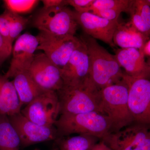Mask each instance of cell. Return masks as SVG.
<instances>
[{
  "mask_svg": "<svg viewBox=\"0 0 150 150\" xmlns=\"http://www.w3.org/2000/svg\"><path fill=\"white\" fill-rule=\"evenodd\" d=\"M99 92L89 77L77 83H64L62 88L56 92L60 115L92 111L100 112Z\"/></svg>",
  "mask_w": 150,
  "mask_h": 150,
  "instance_id": "cell-1",
  "label": "cell"
},
{
  "mask_svg": "<svg viewBox=\"0 0 150 150\" xmlns=\"http://www.w3.org/2000/svg\"><path fill=\"white\" fill-rule=\"evenodd\" d=\"M58 138L73 134L91 136L102 140L111 132L108 118L100 112L61 114L55 123Z\"/></svg>",
  "mask_w": 150,
  "mask_h": 150,
  "instance_id": "cell-2",
  "label": "cell"
},
{
  "mask_svg": "<svg viewBox=\"0 0 150 150\" xmlns=\"http://www.w3.org/2000/svg\"><path fill=\"white\" fill-rule=\"evenodd\" d=\"M89 56V77L99 90L123 79V72L115 55L89 35L83 38Z\"/></svg>",
  "mask_w": 150,
  "mask_h": 150,
  "instance_id": "cell-3",
  "label": "cell"
},
{
  "mask_svg": "<svg viewBox=\"0 0 150 150\" xmlns=\"http://www.w3.org/2000/svg\"><path fill=\"white\" fill-rule=\"evenodd\" d=\"M99 92L100 112L109 119L110 133L134 123L128 105V87L123 78L119 82L100 89Z\"/></svg>",
  "mask_w": 150,
  "mask_h": 150,
  "instance_id": "cell-4",
  "label": "cell"
},
{
  "mask_svg": "<svg viewBox=\"0 0 150 150\" xmlns=\"http://www.w3.org/2000/svg\"><path fill=\"white\" fill-rule=\"evenodd\" d=\"M33 25L40 32L57 36H75L79 25L75 11L67 6L43 7L37 13Z\"/></svg>",
  "mask_w": 150,
  "mask_h": 150,
  "instance_id": "cell-5",
  "label": "cell"
},
{
  "mask_svg": "<svg viewBox=\"0 0 150 150\" xmlns=\"http://www.w3.org/2000/svg\"><path fill=\"white\" fill-rule=\"evenodd\" d=\"M128 87V105L134 123L150 128V80L131 77L123 72Z\"/></svg>",
  "mask_w": 150,
  "mask_h": 150,
  "instance_id": "cell-6",
  "label": "cell"
},
{
  "mask_svg": "<svg viewBox=\"0 0 150 150\" xmlns=\"http://www.w3.org/2000/svg\"><path fill=\"white\" fill-rule=\"evenodd\" d=\"M101 140L112 150H150V128L133 123Z\"/></svg>",
  "mask_w": 150,
  "mask_h": 150,
  "instance_id": "cell-7",
  "label": "cell"
},
{
  "mask_svg": "<svg viewBox=\"0 0 150 150\" xmlns=\"http://www.w3.org/2000/svg\"><path fill=\"white\" fill-rule=\"evenodd\" d=\"M36 37L39 43L37 50L43 51L61 69L67 64L81 40L75 36H57L40 31Z\"/></svg>",
  "mask_w": 150,
  "mask_h": 150,
  "instance_id": "cell-8",
  "label": "cell"
},
{
  "mask_svg": "<svg viewBox=\"0 0 150 150\" xmlns=\"http://www.w3.org/2000/svg\"><path fill=\"white\" fill-rule=\"evenodd\" d=\"M21 112L32 122L41 126H53L60 115L56 91H46L26 105Z\"/></svg>",
  "mask_w": 150,
  "mask_h": 150,
  "instance_id": "cell-9",
  "label": "cell"
},
{
  "mask_svg": "<svg viewBox=\"0 0 150 150\" xmlns=\"http://www.w3.org/2000/svg\"><path fill=\"white\" fill-rule=\"evenodd\" d=\"M8 118L19 138L22 147L58 139L55 126L38 125L28 120L21 112L8 116Z\"/></svg>",
  "mask_w": 150,
  "mask_h": 150,
  "instance_id": "cell-10",
  "label": "cell"
},
{
  "mask_svg": "<svg viewBox=\"0 0 150 150\" xmlns=\"http://www.w3.org/2000/svg\"><path fill=\"white\" fill-rule=\"evenodd\" d=\"M28 71L34 81L44 90L57 92L64 84L61 69L43 53L35 54Z\"/></svg>",
  "mask_w": 150,
  "mask_h": 150,
  "instance_id": "cell-11",
  "label": "cell"
},
{
  "mask_svg": "<svg viewBox=\"0 0 150 150\" xmlns=\"http://www.w3.org/2000/svg\"><path fill=\"white\" fill-rule=\"evenodd\" d=\"M38 41L36 36L29 33L20 35L13 46V58L8 69L4 76L13 78L18 73L28 71L35 57Z\"/></svg>",
  "mask_w": 150,
  "mask_h": 150,
  "instance_id": "cell-12",
  "label": "cell"
},
{
  "mask_svg": "<svg viewBox=\"0 0 150 150\" xmlns=\"http://www.w3.org/2000/svg\"><path fill=\"white\" fill-rule=\"evenodd\" d=\"M75 11V17L79 25L89 36L101 40L112 47L115 46L113 35L118 21L105 19L91 12Z\"/></svg>",
  "mask_w": 150,
  "mask_h": 150,
  "instance_id": "cell-13",
  "label": "cell"
},
{
  "mask_svg": "<svg viewBox=\"0 0 150 150\" xmlns=\"http://www.w3.org/2000/svg\"><path fill=\"white\" fill-rule=\"evenodd\" d=\"M81 42L64 67L61 69L64 83H77L89 77L90 60L85 42Z\"/></svg>",
  "mask_w": 150,
  "mask_h": 150,
  "instance_id": "cell-14",
  "label": "cell"
},
{
  "mask_svg": "<svg viewBox=\"0 0 150 150\" xmlns=\"http://www.w3.org/2000/svg\"><path fill=\"white\" fill-rule=\"evenodd\" d=\"M115 56L126 75L134 78L150 80V69L142 50L136 48H119L115 51Z\"/></svg>",
  "mask_w": 150,
  "mask_h": 150,
  "instance_id": "cell-15",
  "label": "cell"
},
{
  "mask_svg": "<svg viewBox=\"0 0 150 150\" xmlns=\"http://www.w3.org/2000/svg\"><path fill=\"white\" fill-rule=\"evenodd\" d=\"M149 39L133 27L130 22L126 23L118 22L113 35L114 45L120 48H134L143 51Z\"/></svg>",
  "mask_w": 150,
  "mask_h": 150,
  "instance_id": "cell-16",
  "label": "cell"
},
{
  "mask_svg": "<svg viewBox=\"0 0 150 150\" xmlns=\"http://www.w3.org/2000/svg\"><path fill=\"white\" fill-rule=\"evenodd\" d=\"M12 81L18 96L21 107L31 102L47 91L38 85L30 75L28 71L17 74Z\"/></svg>",
  "mask_w": 150,
  "mask_h": 150,
  "instance_id": "cell-17",
  "label": "cell"
},
{
  "mask_svg": "<svg viewBox=\"0 0 150 150\" xmlns=\"http://www.w3.org/2000/svg\"><path fill=\"white\" fill-rule=\"evenodd\" d=\"M21 108L12 81L0 75V115L11 116L20 112Z\"/></svg>",
  "mask_w": 150,
  "mask_h": 150,
  "instance_id": "cell-18",
  "label": "cell"
},
{
  "mask_svg": "<svg viewBox=\"0 0 150 150\" xmlns=\"http://www.w3.org/2000/svg\"><path fill=\"white\" fill-rule=\"evenodd\" d=\"M129 13L132 26L150 38V6L146 0H134Z\"/></svg>",
  "mask_w": 150,
  "mask_h": 150,
  "instance_id": "cell-19",
  "label": "cell"
},
{
  "mask_svg": "<svg viewBox=\"0 0 150 150\" xmlns=\"http://www.w3.org/2000/svg\"><path fill=\"white\" fill-rule=\"evenodd\" d=\"M20 140L8 117L0 115V150H20Z\"/></svg>",
  "mask_w": 150,
  "mask_h": 150,
  "instance_id": "cell-20",
  "label": "cell"
},
{
  "mask_svg": "<svg viewBox=\"0 0 150 150\" xmlns=\"http://www.w3.org/2000/svg\"><path fill=\"white\" fill-rule=\"evenodd\" d=\"M96 137L77 135L55 140L60 150H89L98 142Z\"/></svg>",
  "mask_w": 150,
  "mask_h": 150,
  "instance_id": "cell-21",
  "label": "cell"
},
{
  "mask_svg": "<svg viewBox=\"0 0 150 150\" xmlns=\"http://www.w3.org/2000/svg\"><path fill=\"white\" fill-rule=\"evenodd\" d=\"M134 0H94L93 4L88 9V12L105 9H117L123 12L129 11Z\"/></svg>",
  "mask_w": 150,
  "mask_h": 150,
  "instance_id": "cell-22",
  "label": "cell"
},
{
  "mask_svg": "<svg viewBox=\"0 0 150 150\" xmlns=\"http://www.w3.org/2000/svg\"><path fill=\"white\" fill-rule=\"evenodd\" d=\"M4 12L9 23L11 41L13 44L24 30L28 23V19L20 15L13 13L6 10L4 11Z\"/></svg>",
  "mask_w": 150,
  "mask_h": 150,
  "instance_id": "cell-23",
  "label": "cell"
},
{
  "mask_svg": "<svg viewBox=\"0 0 150 150\" xmlns=\"http://www.w3.org/2000/svg\"><path fill=\"white\" fill-rule=\"evenodd\" d=\"M3 1L6 10L19 15L29 13L39 2L37 0H4Z\"/></svg>",
  "mask_w": 150,
  "mask_h": 150,
  "instance_id": "cell-24",
  "label": "cell"
},
{
  "mask_svg": "<svg viewBox=\"0 0 150 150\" xmlns=\"http://www.w3.org/2000/svg\"><path fill=\"white\" fill-rule=\"evenodd\" d=\"M0 34L9 45L13 46L10 39L9 23L4 12L0 15Z\"/></svg>",
  "mask_w": 150,
  "mask_h": 150,
  "instance_id": "cell-25",
  "label": "cell"
},
{
  "mask_svg": "<svg viewBox=\"0 0 150 150\" xmlns=\"http://www.w3.org/2000/svg\"><path fill=\"white\" fill-rule=\"evenodd\" d=\"M94 0H67L68 5L71 6L77 12H88Z\"/></svg>",
  "mask_w": 150,
  "mask_h": 150,
  "instance_id": "cell-26",
  "label": "cell"
},
{
  "mask_svg": "<svg viewBox=\"0 0 150 150\" xmlns=\"http://www.w3.org/2000/svg\"><path fill=\"white\" fill-rule=\"evenodd\" d=\"M122 11L117 9H105L92 12L93 13L105 19L115 21H118V18Z\"/></svg>",
  "mask_w": 150,
  "mask_h": 150,
  "instance_id": "cell-27",
  "label": "cell"
},
{
  "mask_svg": "<svg viewBox=\"0 0 150 150\" xmlns=\"http://www.w3.org/2000/svg\"><path fill=\"white\" fill-rule=\"evenodd\" d=\"M12 48L0 34V66L12 54Z\"/></svg>",
  "mask_w": 150,
  "mask_h": 150,
  "instance_id": "cell-28",
  "label": "cell"
},
{
  "mask_svg": "<svg viewBox=\"0 0 150 150\" xmlns=\"http://www.w3.org/2000/svg\"><path fill=\"white\" fill-rule=\"evenodd\" d=\"M43 7L53 8L58 6H67V0H43L42 1Z\"/></svg>",
  "mask_w": 150,
  "mask_h": 150,
  "instance_id": "cell-29",
  "label": "cell"
},
{
  "mask_svg": "<svg viewBox=\"0 0 150 150\" xmlns=\"http://www.w3.org/2000/svg\"><path fill=\"white\" fill-rule=\"evenodd\" d=\"M89 150H112L102 140H100L95 144Z\"/></svg>",
  "mask_w": 150,
  "mask_h": 150,
  "instance_id": "cell-30",
  "label": "cell"
},
{
  "mask_svg": "<svg viewBox=\"0 0 150 150\" xmlns=\"http://www.w3.org/2000/svg\"><path fill=\"white\" fill-rule=\"evenodd\" d=\"M143 52L145 56L150 57V38L145 44L143 49Z\"/></svg>",
  "mask_w": 150,
  "mask_h": 150,
  "instance_id": "cell-31",
  "label": "cell"
},
{
  "mask_svg": "<svg viewBox=\"0 0 150 150\" xmlns=\"http://www.w3.org/2000/svg\"><path fill=\"white\" fill-rule=\"evenodd\" d=\"M147 62L148 65H149V67L150 69V57H149V59H148V60Z\"/></svg>",
  "mask_w": 150,
  "mask_h": 150,
  "instance_id": "cell-32",
  "label": "cell"
},
{
  "mask_svg": "<svg viewBox=\"0 0 150 150\" xmlns=\"http://www.w3.org/2000/svg\"><path fill=\"white\" fill-rule=\"evenodd\" d=\"M146 2L148 3L149 5L150 6V0H146Z\"/></svg>",
  "mask_w": 150,
  "mask_h": 150,
  "instance_id": "cell-33",
  "label": "cell"
},
{
  "mask_svg": "<svg viewBox=\"0 0 150 150\" xmlns=\"http://www.w3.org/2000/svg\"><path fill=\"white\" fill-rule=\"evenodd\" d=\"M34 150H40L38 149H35ZM57 150V149H54V150Z\"/></svg>",
  "mask_w": 150,
  "mask_h": 150,
  "instance_id": "cell-34",
  "label": "cell"
}]
</instances>
